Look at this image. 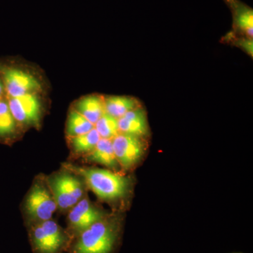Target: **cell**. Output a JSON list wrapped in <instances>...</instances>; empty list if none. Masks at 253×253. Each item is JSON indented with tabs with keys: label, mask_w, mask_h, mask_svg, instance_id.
Segmentation results:
<instances>
[{
	"label": "cell",
	"mask_w": 253,
	"mask_h": 253,
	"mask_svg": "<svg viewBox=\"0 0 253 253\" xmlns=\"http://www.w3.org/2000/svg\"><path fill=\"white\" fill-rule=\"evenodd\" d=\"M231 10L233 26L239 36L253 38V11L252 8L239 0H226Z\"/></svg>",
	"instance_id": "cell-10"
},
{
	"label": "cell",
	"mask_w": 253,
	"mask_h": 253,
	"mask_svg": "<svg viewBox=\"0 0 253 253\" xmlns=\"http://www.w3.org/2000/svg\"><path fill=\"white\" fill-rule=\"evenodd\" d=\"M94 128V125L89 122L76 110L70 111L66 124V134L68 137L86 134Z\"/></svg>",
	"instance_id": "cell-16"
},
{
	"label": "cell",
	"mask_w": 253,
	"mask_h": 253,
	"mask_svg": "<svg viewBox=\"0 0 253 253\" xmlns=\"http://www.w3.org/2000/svg\"><path fill=\"white\" fill-rule=\"evenodd\" d=\"M119 232L116 221L104 218L80 234L72 253H111L117 243Z\"/></svg>",
	"instance_id": "cell-2"
},
{
	"label": "cell",
	"mask_w": 253,
	"mask_h": 253,
	"mask_svg": "<svg viewBox=\"0 0 253 253\" xmlns=\"http://www.w3.org/2000/svg\"><path fill=\"white\" fill-rule=\"evenodd\" d=\"M104 218L102 211L91 204L87 198H83L70 209L68 221L71 230L80 234L96 221Z\"/></svg>",
	"instance_id": "cell-9"
},
{
	"label": "cell",
	"mask_w": 253,
	"mask_h": 253,
	"mask_svg": "<svg viewBox=\"0 0 253 253\" xmlns=\"http://www.w3.org/2000/svg\"><path fill=\"white\" fill-rule=\"evenodd\" d=\"M75 110L93 125L105 112L104 97L92 94L81 98L75 105Z\"/></svg>",
	"instance_id": "cell-13"
},
{
	"label": "cell",
	"mask_w": 253,
	"mask_h": 253,
	"mask_svg": "<svg viewBox=\"0 0 253 253\" xmlns=\"http://www.w3.org/2000/svg\"><path fill=\"white\" fill-rule=\"evenodd\" d=\"M86 161L98 163L105 167L117 171L119 163L115 155L111 139H101L95 146L94 150L85 156Z\"/></svg>",
	"instance_id": "cell-12"
},
{
	"label": "cell",
	"mask_w": 253,
	"mask_h": 253,
	"mask_svg": "<svg viewBox=\"0 0 253 253\" xmlns=\"http://www.w3.org/2000/svg\"><path fill=\"white\" fill-rule=\"evenodd\" d=\"M120 132L141 137L149 134L146 112L141 107L132 110L118 119Z\"/></svg>",
	"instance_id": "cell-11"
},
{
	"label": "cell",
	"mask_w": 253,
	"mask_h": 253,
	"mask_svg": "<svg viewBox=\"0 0 253 253\" xmlns=\"http://www.w3.org/2000/svg\"><path fill=\"white\" fill-rule=\"evenodd\" d=\"M48 185L57 208L62 211L71 209L83 198V183L74 173H58L50 178Z\"/></svg>",
	"instance_id": "cell-3"
},
{
	"label": "cell",
	"mask_w": 253,
	"mask_h": 253,
	"mask_svg": "<svg viewBox=\"0 0 253 253\" xmlns=\"http://www.w3.org/2000/svg\"><path fill=\"white\" fill-rule=\"evenodd\" d=\"M26 212L32 219L42 222L51 219L57 205L49 187L42 181L35 182L26 200Z\"/></svg>",
	"instance_id": "cell-4"
},
{
	"label": "cell",
	"mask_w": 253,
	"mask_h": 253,
	"mask_svg": "<svg viewBox=\"0 0 253 253\" xmlns=\"http://www.w3.org/2000/svg\"><path fill=\"white\" fill-rule=\"evenodd\" d=\"M105 112L119 119L132 110L141 107L135 98L126 96H111L104 98Z\"/></svg>",
	"instance_id": "cell-14"
},
{
	"label": "cell",
	"mask_w": 253,
	"mask_h": 253,
	"mask_svg": "<svg viewBox=\"0 0 253 253\" xmlns=\"http://www.w3.org/2000/svg\"><path fill=\"white\" fill-rule=\"evenodd\" d=\"M69 139L71 148L75 154L87 155L94 150L101 139V136L94 128L86 134L69 137Z\"/></svg>",
	"instance_id": "cell-15"
},
{
	"label": "cell",
	"mask_w": 253,
	"mask_h": 253,
	"mask_svg": "<svg viewBox=\"0 0 253 253\" xmlns=\"http://www.w3.org/2000/svg\"><path fill=\"white\" fill-rule=\"evenodd\" d=\"M16 121L9 109L8 101L0 99V136L12 134L16 127Z\"/></svg>",
	"instance_id": "cell-18"
},
{
	"label": "cell",
	"mask_w": 253,
	"mask_h": 253,
	"mask_svg": "<svg viewBox=\"0 0 253 253\" xmlns=\"http://www.w3.org/2000/svg\"><path fill=\"white\" fill-rule=\"evenodd\" d=\"M115 155L120 166L129 169L138 163L144 155L146 144L143 137L120 132L112 139Z\"/></svg>",
	"instance_id": "cell-6"
},
{
	"label": "cell",
	"mask_w": 253,
	"mask_h": 253,
	"mask_svg": "<svg viewBox=\"0 0 253 253\" xmlns=\"http://www.w3.org/2000/svg\"><path fill=\"white\" fill-rule=\"evenodd\" d=\"M64 234L57 223L49 219L33 227L32 241L37 252L56 253L65 243Z\"/></svg>",
	"instance_id": "cell-7"
},
{
	"label": "cell",
	"mask_w": 253,
	"mask_h": 253,
	"mask_svg": "<svg viewBox=\"0 0 253 253\" xmlns=\"http://www.w3.org/2000/svg\"><path fill=\"white\" fill-rule=\"evenodd\" d=\"M66 169L82 176L89 189L102 201H115L123 199L130 187V180L127 177L109 169L70 164L66 166Z\"/></svg>",
	"instance_id": "cell-1"
},
{
	"label": "cell",
	"mask_w": 253,
	"mask_h": 253,
	"mask_svg": "<svg viewBox=\"0 0 253 253\" xmlns=\"http://www.w3.org/2000/svg\"><path fill=\"white\" fill-rule=\"evenodd\" d=\"M94 128L102 139H114L120 133L118 119L104 113L94 125Z\"/></svg>",
	"instance_id": "cell-17"
},
{
	"label": "cell",
	"mask_w": 253,
	"mask_h": 253,
	"mask_svg": "<svg viewBox=\"0 0 253 253\" xmlns=\"http://www.w3.org/2000/svg\"><path fill=\"white\" fill-rule=\"evenodd\" d=\"M5 91H5L4 83H3L2 80H1V77H0V99L3 98Z\"/></svg>",
	"instance_id": "cell-20"
},
{
	"label": "cell",
	"mask_w": 253,
	"mask_h": 253,
	"mask_svg": "<svg viewBox=\"0 0 253 253\" xmlns=\"http://www.w3.org/2000/svg\"><path fill=\"white\" fill-rule=\"evenodd\" d=\"M227 41L231 42L234 46L239 47L240 49L244 50L248 54L251 56L253 55V38H247L244 36H237L234 33H230L227 34L226 37Z\"/></svg>",
	"instance_id": "cell-19"
},
{
	"label": "cell",
	"mask_w": 253,
	"mask_h": 253,
	"mask_svg": "<svg viewBox=\"0 0 253 253\" xmlns=\"http://www.w3.org/2000/svg\"><path fill=\"white\" fill-rule=\"evenodd\" d=\"M9 109L16 122L26 126H36L41 118V103L36 93L19 97H9Z\"/></svg>",
	"instance_id": "cell-8"
},
{
	"label": "cell",
	"mask_w": 253,
	"mask_h": 253,
	"mask_svg": "<svg viewBox=\"0 0 253 253\" xmlns=\"http://www.w3.org/2000/svg\"><path fill=\"white\" fill-rule=\"evenodd\" d=\"M0 75L9 97H19L41 90L39 81L23 70L0 66Z\"/></svg>",
	"instance_id": "cell-5"
}]
</instances>
